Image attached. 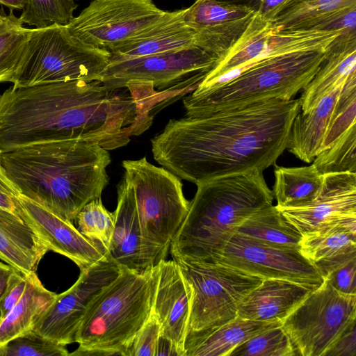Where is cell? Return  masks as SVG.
<instances>
[{
    "label": "cell",
    "mask_w": 356,
    "mask_h": 356,
    "mask_svg": "<svg viewBox=\"0 0 356 356\" xmlns=\"http://www.w3.org/2000/svg\"><path fill=\"white\" fill-rule=\"evenodd\" d=\"M160 103L138 82L120 88L82 80L11 87L0 95V150L66 140L113 150L151 127Z\"/></svg>",
    "instance_id": "cell-1"
},
{
    "label": "cell",
    "mask_w": 356,
    "mask_h": 356,
    "mask_svg": "<svg viewBox=\"0 0 356 356\" xmlns=\"http://www.w3.org/2000/svg\"><path fill=\"white\" fill-rule=\"evenodd\" d=\"M299 99H271L200 118L172 119L151 139L154 160L195 184L275 165L286 149Z\"/></svg>",
    "instance_id": "cell-2"
},
{
    "label": "cell",
    "mask_w": 356,
    "mask_h": 356,
    "mask_svg": "<svg viewBox=\"0 0 356 356\" xmlns=\"http://www.w3.org/2000/svg\"><path fill=\"white\" fill-rule=\"evenodd\" d=\"M1 163L21 195L72 222L109 182L108 151L80 140L41 143L1 152Z\"/></svg>",
    "instance_id": "cell-3"
},
{
    "label": "cell",
    "mask_w": 356,
    "mask_h": 356,
    "mask_svg": "<svg viewBox=\"0 0 356 356\" xmlns=\"http://www.w3.org/2000/svg\"><path fill=\"white\" fill-rule=\"evenodd\" d=\"M196 186L188 214L170 245L175 261H209L248 217L274 200L263 172L256 170Z\"/></svg>",
    "instance_id": "cell-4"
},
{
    "label": "cell",
    "mask_w": 356,
    "mask_h": 356,
    "mask_svg": "<svg viewBox=\"0 0 356 356\" xmlns=\"http://www.w3.org/2000/svg\"><path fill=\"white\" fill-rule=\"evenodd\" d=\"M158 264L122 270L88 305L69 355H123L151 314Z\"/></svg>",
    "instance_id": "cell-5"
},
{
    "label": "cell",
    "mask_w": 356,
    "mask_h": 356,
    "mask_svg": "<svg viewBox=\"0 0 356 356\" xmlns=\"http://www.w3.org/2000/svg\"><path fill=\"white\" fill-rule=\"evenodd\" d=\"M326 49L277 55L225 83L195 90L183 97L186 116H207L271 99L290 100L312 79Z\"/></svg>",
    "instance_id": "cell-6"
},
{
    "label": "cell",
    "mask_w": 356,
    "mask_h": 356,
    "mask_svg": "<svg viewBox=\"0 0 356 356\" xmlns=\"http://www.w3.org/2000/svg\"><path fill=\"white\" fill-rule=\"evenodd\" d=\"M124 177L130 184L140 226L147 268L165 259L171 243L186 217L191 202L181 179L145 157L122 161Z\"/></svg>",
    "instance_id": "cell-7"
},
{
    "label": "cell",
    "mask_w": 356,
    "mask_h": 356,
    "mask_svg": "<svg viewBox=\"0 0 356 356\" xmlns=\"http://www.w3.org/2000/svg\"><path fill=\"white\" fill-rule=\"evenodd\" d=\"M109 62L108 51L79 40L66 26L31 29L12 87L76 80L102 81Z\"/></svg>",
    "instance_id": "cell-8"
},
{
    "label": "cell",
    "mask_w": 356,
    "mask_h": 356,
    "mask_svg": "<svg viewBox=\"0 0 356 356\" xmlns=\"http://www.w3.org/2000/svg\"><path fill=\"white\" fill-rule=\"evenodd\" d=\"M176 261L190 290L185 343L202 339L234 320L240 302L263 280L216 262Z\"/></svg>",
    "instance_id": "cell-9"
},
{
    "label": "cell",
    "mask_w": 356,
    "mask_h": 356,
    "mask_svg": "<svg viewBox=\"0 0 356 356\" xmlns=\"http://www.w3.org/2000/svg\"><path fill=\"white\" fill-rule=\"evenodd\" d=\"M341 33L318 30L277 31L272 22L255 12L239 39L195 90L225 83L257 63L277 55L326 49Z\"/></svg>",
    "instance_id": "cell-10"
},
{
    "label": "cell",
    "mask_w": 356,
    "mask_h": 356,
    "mask_svg": "<svg viewBox=\"0 0 356 356\" xmlns=\"http://www.w3.org/2000/svg\"><path fill=\"white\" fill-rule=\"evenodd\" d=\"M218 60L196 46L109 62L102 81L110 88L129 81L151 83L172 101L191 93Z\"/></svg>",
    "instance_id": "cell-11"
},
{
    "label": "cell",
    "mask_w": 356,
    "mask_h": 356,
    "mask_svg": "<svg viewBox=\"0 0 356 356\" xmlns=\"http://www.w3.org/2000/svg\"><path fill=\"white\" fill-rule=\"evenodd\" d=\"M356 295L341 293L326 280L284 321L297 355L324 356L355 322Z\"/></svg>",
    "instance_id": "cell-12"
},
{
    "label": "cell",
    "mask_w": 356,
    "mask_h": 356,
    "mask_svg": "<svg viewBox=\"0 0 356 356\" xmlns=\"http://www.w3.org/2000/svg\"><path fill=\"white\" fill-rule=\"evenodd\" d=\"M165 13L152 0H93L66 28L84 43L108 51L156 22Z\"/></svg>",
    "instance_id": "cell-13"
},
{
    "label": "cell",
    "mask_w": 356,
    "mask_h": 356,
    "mask_svg": "<svg viewBox=\"0 0 356 356\" xmlns=\"http://www.w3.org/2000/svg\"><path fill=\"white\" fill-rule=\"evenodd\" d=\"M209 261L229 266L264 279H282L314 289L323 283L299 250L273 247L235 233Z\"/></svg>",
    "instance_id": "cell-14"
},
{
    "label": "cell",
    "mask_w": 356,
    "mask_h": 356,
    "mask_svg": "<svg viewBox=\"0 0 356 356\" xmlns=\"http://www.w3.org/2000/svg\"><path fill=\"white\" fill-rule=\"evenodd\" d=\"M80 271L76 282L57 295L33 331L65 346L74 343L89 304L118 276L121 270L106 257Z\"/></svg>",
    "instance_id": "cell-15"
},
{
    "label": "cell",
    "mask_w": 356,
    "mask_h": 356,
    "mask_svg": "<svg viewBox=\"0 0 356 356\" xmlns=\"http://www.w3.org/2000/svg\"><path fill=\"white\" fill-rule=\"evenodd\" d=\"M255 12L217 0H197L186 8L184 21L193 31L195 44L218 61L236 42Z\"/></svg>",
    "instance_id": "cell-16"
},
{
    "label": "cell",
    "mask_w": 356,
    "mask_h": 356,
    "mask_svg": "<svg viewBox=\"0 0 356 356\" xmlns=\"http://www.w3.org/2000/svg\"><path fill=\"white\" fill-rule=\"evenodd\" d=\"M18 203L19 216L47 250L67 257L80 270L107 257L99 243L82 235L71 221L56 216L22 195L18 197Z\"/></svg>",
    "instance_id": "cell-17"
},
{
    "label": "cell",
    "mask_w": 356,
    "mask_h": 356,
    "mask_svg": "<svg viewBox=\"0 0 356 356\" xmlns=\"http://www.w3.org/2000/svg\"><path fill=\"white\" fill-rule=\"evenodd\" d=\"M323 175L321 191L311 203L278 208L302 234L323 229L344 217L356 216V173Z\"/></svg>",
    "instance_id": "cell-18"
},
{
    "label": "cell",
    "mask_w": 356,
    "mask_h": 356,
    "mask_svg": "<svg viewBox=\"0 0 356 356\" xmlns=\"http://www.w3.org/2000/svg\"><path fill=\"white\" fill-rule=\"evenodd\" d=\"M190 311V290L177 261H161L152 312L159 322L161 337L178 356H184Z\"/></svg>",
    "instance_id": "cell-19"
},
{
    "label": "cell",
    "mask_w": 356,
    "mask_h": 356,
    "mask_svg": "<svg viewBox=\"0 0 356 356\" xmlns=\"http://www.w3.org/2000/svg\"><path fill=\"white\" fill-rule=\"evenodd\" d=\"M185 11L186 9L165 11L152 25L109 49L110 62L195 46L194 32L184 21Z\"/></svg>",
    "instance_id": "cell-20"
},
{
    "label": "cell",
    "mask_w": 356,
    "mask_h": 356,
    "mask_svg": "<svg viewBox=\"0 0 356 356\" xmlns=\"http://www.w3.org/2000/svg\"><path fill=\"white\" fill-rule=\"evenodd\" d=\"M299 245L301 254L325 279L336 268L356 259V216L303 234Z\"/></svg>",
    "instance_id": "cell-21"
},
{
    "label": "cell",
    "mask_w": 356,
    "mask_h": 356,
    "mask_svg": "<svg viewBox=\"0 0 356 356\" xmlns=\"http://www.w3.org/2000/svg\"><path fill=\"white\" fill-rule=\"evenodd\" d=\"M115 222L107 257L121 270L143 271L147 268L143 253L140 226L130 184L123 177L118 186Z\"/></svg>",
    "instance_id": "cell-22"
},
{
    "label": "cell",
    "mask_w": 356,
    "mask_h": 356,
    "mask_svg": "<svg viewBox=\"0 0 356 356\" xmlns=\"http://www.w3.org/2000/svg\"><path fill=\"white\" fill-rule=\"evenodd\" d=\"M282 279H264L240 302L237 316L257 321H284L314 291Z\"/></svg>",
    "instance_id": "cell-23"
},
{
    "label": "cell",
    "mask_w": 356,
    "mask_h": 356,
    "mask_svg": "<svg viewBox=\"0 0 356 356\" xmlns=\"http://www.w3.org/2000/svg\"><path fill=\"white\" fill-rule=\"evenodd\" d=\"M356 74V36L340 34L327 48L315 75L302 90L300 111L306 113L327 94Z\"/></svg>",
    "instance_id": "cell-24"
},
{
    "label": "cell",
    "mask_w": 356,
    "mask_h": 356,
    "mask_svg": "<svg viewBox=\"0 0 356 356\" xmlns=\"http://www.w3.org/2000/svg\"><path fill=\"white\" fill-rule=\"evenodd\" d=\"M47 252L19 216L0 207V259L28 275L36 272Z\"/></svg>",
    "instance_id": "cell-25"
},
{
    "label": "cell",
    "mask_w": 356,
    "mask_h": 356,
    "mask_svg": "<svg viewBox=\"0 0 356 356\" xmlns=\"http://www.w3.org/2000/svg\"><path fill=\"white\" fill-rule=\"evenodd\" d=\"M345 83L325 95L310 111H300L294 118L286 149L301 161L312 163L321 152L337 98Z\"/></svg>",
    "instance_id": "cell-26"
},
{
    "label": "cell",
    "mask_w": 356,
    "mask_h": 356,
    "mask_svg": "<svg viewBox=\"0 0 356 356\" xmlns=\"http://www.w3.org/2000/svg\"><path fill=\"white\" fill-rule=\"evenodd\" d=\"M26 286L18 302L0 322V348L13 339L32 331L57 295L42 284L35 273L26 275Z\"/></svg>",
    "instance_id": "cell-27"
},
{
    "label": "cell",
    "mask_w": 356,
    "mask_h": 356,
    "mask_svg": "<svg viewBox=\"0 0 356 356\" xmlns=\"http://www.w3.org/2000/svg\"><path fill=\"white\" fill-rule=\"evenodd\" d=\"M280 321H257L236 316L207 336L186 342L184 356H229L238 346L270 329L282 326Z\"/></svg>",
    "instance_id": "cell-28"
},
{
    "label": "cell",
    "mask_w": 356,
    "mask_h": 356,
    "mask_svg": "<svg viewBox=\"0 0 356 356\" xmlns=\"http://www.w3.org/2000/svg\"><path fill=\"white\" fill-rule=\"evenodd\" d=\"M236 233L264 244L286 249L299 250L302 238L300 231L273 204L248 217Z\"/></svg>",
    "instance_id": "cell-29"
},
{
    "label": "cell",
    "mask_w": 356,
    "mask_h": 356,
    "mask_svg": "<svg viewBox=\"0 0 356 356\" xmlns=\"http://www.w3.org/2000/svg\"><path fill=\"white\" fill-rule=\"evenodd\" d=\"M273 189L277 208L307 205L318 196L323 175L313 164L301 167L276 166Z\"/></svg>",
    "instance_id": "cell-30"
},
{
    "label": "cell",
    "mask_w": 356,
    "mask_h": 356,
    "mask_svg": "<svg viewBox=\"0 0 356 356\" xmlns=\"http://www.w3.org/2000/svg\"><path fill=\"white\" fill-rule=\"evenodd\" d=\"M356 0H289L272 22L277 31L315 30Z\"/></svg>",
    "instance_id": "cell-31"
},
{
    "label": "cell",
    "mask_w": 356,
    "mask_h": 356,
    "mask_svg": "<svg viewBox=\"0 0 356 356\" xmlns=\"http://www.w3.org/2000/svg\"><path fill=\"white\" fill-rule=\"evenodd\" d=\"M31 29L10 10L0 18V83L11 82L24 54Z\"/></svg>",
    "instance_id": "cell-32"
},
{
    "label": "cell",
    "mask_w": 356,
    "mask_h": 356,
    "mask_svg": "<svg viewBox=\"0 0 356 356\" xmlns=\"http://www.w3.org/2000/svg\"><path fill=\"white\" fill-rule=\"evenodd\" d=\"M77 6L74 0H24L19 19L36 29L67 26L74 17Z\"/></svg>",
    "instance_id": "cell-33"
},
{
    "label": "cell",
    "mask_w": 356,
    "mask_h": 356,
    "mask_svg": "<svg viewBox=\"0 0 356 356\" xmlns=\"http://www.w3.org/2000/svg\"><path fill=\"white\" fill-rule=\"evenodd\" d=\"M312 164L322 175L343 172L356 173V124L329 147L321 151Z\"/></svg>",
    "instance_id": "cell-34"
},
{
    "label": "cell",
    "mask_w": 356,
    "mask_h": 356,
    "mask_svg": "<svg viewBox=\"0 0 356 356\" xmlns=\"http://www.w3.org/2000/svg\"><path fill=\"white\" fill-rule=\"evenodd\" d=\"M77 229L88 239L99 243L108 250L112 237L115 215L104 206L101 198L86 204L77 214Z\"/></svg>",
    "instance_id": "cell-35"
},
{
    "label": "cell",
    "mask_w": 356,
    "mask_h": 356,
    "mask_svg": "<svg viewBox=\"0 0 356 356\" xmlns=\"http://www.w3.org/2000/svg\"><path fill=\"white\" fill-rule=\"evenodd\" d=\"M356 124V74L343 86L328 124L321 151L329 147Z\"/></svg>",
    "instance_id": "cell-36"
},
{
    "label": "cell",
    "mask_w": 356,
    "mask_h": 356,
    "mask_svg": "<svg viewBox=\"0 0 356 356\" xmlns=\"http://www.w3.org/2000/svg\"><path fill=\"white\" fill-rule=\"evenodd\" d=\"M296 350L282 326L259 334L236 347L229 356H296Z\"/></svg>",
    "instance_id": "cell-37"
},
{
    "label": "cell",
    "mask_w": 356,
    "mask_h": 356,
    "mask_svg": "<svg viewBox=\"0 0 356 356\" xmlns=\"http://www.w3.org/2000/svg\"><path fill=\"white\" fill-rule=\"evenodd\" d=\"M65 346L32 330L1 346L0 356H67Z\"/></svg>",
    "instance_id": "cell-38"
},
{
    "label": "cell",
    "mask_w": 356,
    "mask_h": 356,
    "mask_svg": "<svg viewBox=\"0 0 356 356\" xmlns=\"http://www.w3.org/2000/svg\"><path fill=\"white\" fill-rule=\"evenodd\" d=\"M160 337L159 322L151 312L126 350L124 356H156Z\"/></svg>",
    "instance_id": "cell-39"
},
{
    "label": "cell",
    "mask_w": 356,
    "mask_h": 356,
    "mask_svg": "<svg viewBox=\"0 0 356 356\" xmlns=\"http://www.w3.org/2000/svg\"><path fill=\"white\" fill-rule=\"evenodd\" d=\"M26 286V275L15 270L10 275L6 289L0 298V322L6 318L20 300Z\"/></svg>",
    "instance_id": "cell-40"
},
{
    "label": "cell",
    "mask_w": 356,
    "mask_h": 356,
    "mask_svg": "<svg viewBox=\"0 0 356 356\" xmlns=\"http://www.w3.org/2000/svg\"><path fill=\"white\" fill-rule=\"evenodd\" d=\"M324 280L341 293L356 295V259L336 268Z\"/></svg>",
    "instance_id": "cell-41"
},
{
    "label": "cell",
    "mask_w": 356,
    "mask_h": 356,
    "mask_svg": "<svg viewBox=\"0 0 356 356\" xmlns=\"http://www.w3.org/2000/svg\"><path fill=\"white\" fill-rule=\"evenodd\" d=\"M0 150V207L19 216V191L8 177L1 161Z\"/></svg>",
    "instance_id": "cell-42"
},
{
    "label": "cell",
    "mask_w": 356,
    "mask_h": 356,
    "mask_svg": "<svg viewBox=\"0 0 356 356\" xmlns=\"http://www.w3.org/2000/svg\"><path fill=\"white\" fill-rule=\"evenodd\" d=\"M324 356H356V323L338 338Z\"/></svg>",
    "instance_id": "cell-43"
},
{
    "label": "cell",
    "mask_w": 356,
    "mask_h": 356,
    "mask_svg": "<svg viewBox=\"0 0 356 356\" xmlns=\"http://www.w3.org/2000/svg\"><path fill=\"white\" fill-rule=\"evenodd\" d=\"M289 0H263L257 13L273 22Z\"/></svg>",
    "instance_id": "cell-44"
},
{
    "label": "cell",
    "mask_w": 356,
    "mask_h": 356,
    "mask_svg": "<svg viewBox=\"0 0 356 356\" xmlns=\"http://www.w3.org/2000/svg\"><path fill=\"white\" fill-rule=\"evenodd\" d=\"M17 270L8 264L0 261V298L3 294L10 275Z\"/></svg>",
    "instance_id": "cell-45"
},
{
    "label": "cell",
    "mask_w": 356,
    "mask_h": 356,
    "mask_svg": "<svg viewBox=\"0 0 356 356\" xmlns=\"http://www.w3.org/2000/svg\"><path fill=\"white\" fill-rule=\"evenodd\" d=\"M227 3L243 6L257 12L263 0H217Z\"/></svg>",
    "instance_id": "cell-46"
},
{
    "label": "cell",
    "mask_w": 356,
    "mask_h": 356,
    "mask_svg": "<svg viewBox=\"0 0 356 356\" xmlns=\"http://www.w3.org/2000/svg\"><path fill=\"white\" fill-rule=\"evenodd\" d=\"M24 0H0V4L13 9H22Z\"/></svg>",
    "instance_id": "cell-47"
},
{
    "label": "cell",
    "mask_w": 356,
    "mask_h": 356,
    "mask_svg": "<svg viewBox=\"0 0 356 356\" xmlns=\"http://www.w3.org/2000/svg\"><path fill=\"white\" fill-rule=\"evenodd\" d=\"M1 12H0V18H1V15H2L3 8H1Z\"/></svg>",
    "instance_id": "cell-48"
}]
</instances>
